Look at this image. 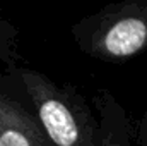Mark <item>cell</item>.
I'll return each mask as SVG.
<instances>
[{
    "label": "cell",
    "instance_id": "obj_1",
    "mask_svg": "<svg viewBox=\"0 0 147 146\" xmlns=\"http://www.w3.org/2000/svg\"><path fill=\"white\" fill-rule=\"evenodd\" d=\"M53 146H134L135 126L108 88L84 95L28 65H16Z\"/></svg>",
    "mask_w": 147,
    "mask_h": 146
},
{
    "label": "cell",
    "instance_id": "obj_2",
    "mask_svg": "<svg viewBox=\"0 0 147 146\" xmlns=\"http://www.w3.org/2000/svg\"><path fill=\"white\" fill-rule=\"evenodd\" d=\"M77 48L89 59L123 64L147 52V0L113 2L70 28Z\"/></svg>",
    "mask_w": 147,
    "mask_h": 146
},
{
    "label": "cell",
    "instance_id": "obj_3",
    "mask_svg": "<svg viewBox=\"0 0 147 146\" xmlns=\"http://www.w3.org/2000/svg\"><path fill=\"white\" fill-rule=\"evenodd\" d=\"M0 146H53L16 67L0 72Z\"/></svg>",
    "mask_w": 147,
    "mask_h": 146
},
{
    "label": "cell",
    "instance_id": "obj_4",
    "mask_svg": "<svg viewBox=\"0 0 147 146\" xmlns=\"http://www.w3.org/2000/svg\"><path fill=\"white\" fill-rule=\"evenodd\" d=\"M19 38H21L19 28L14 23L0 17V64L5 65V69L19 65L22 60Z\"/></svg>",
    "mask_w": 147,
    "mask_h": 146
},
{
    "label": "cell",
    "instance_id": "obj_5",
    "mask_svg": "<svg viewBox=\"0 0 147 146\" xmlns=\"http://www.w3.org/2000/svg\"><path fill=\"white\" fill-rule=\"evenodd\" d=\"M134 146H147V107L135 127V138H134Z\"/></svg>",
    "mask_w": 147,
    "mask_h": 146
}]
</instances>
